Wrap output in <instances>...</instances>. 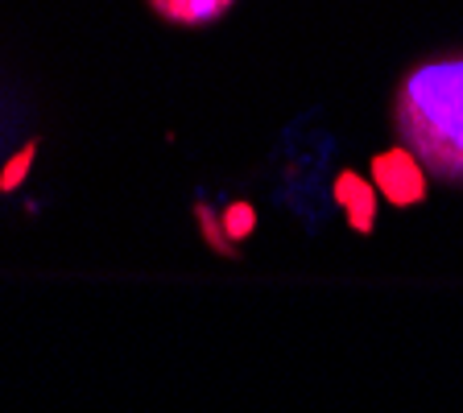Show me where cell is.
Here are the masks:
<instances>
[{
    "label": "cell",
    "instance_id": "1",
    "mask_svg": "<svg viewBox=\"0 0 463 413\" xmlns=\"http://www.w3.org/2000/svg\"><path fill=\"white\" fill-rule=\"evenodd\" d=\"M393 125L422 170L463 183V54L418 62L397 83Z\"/></svg>",
    "mask_w": 463,
    "mask_h": 413
},
{
    "label": "cell",
    "instance_id": "2",
    "mask_svg": "<svg viewBox=\"0 0 463 413\" xmlns=\"http://www.w3.org/2000/svg\"><path fill=\"white\" fill-rule=\"evenodd\" d=\"M376 191L393 199L397 207H410L426 194V174H422V162H418L410 149H389V154L376 157Z\"/></svg>",
    "mask_w": 463,
    "mask_h": 413
},
{
    "label": "cell",
    "instance_id": "3",
    "mask_svg": "<svg viewBox=\"0 0 463 413\" xmlns=\"http://www.w3.org/2000/svg\"><path fill=\"white\" fill-rule=\"evenodd\" d=\"M232 5L236 0H149V9L157 17L170 21V25H183V29H199V25H212V21L228 17Z\"/></svg>",
    "mask_w": 463,
    "mask_h": 413
},
{
    "label": "cell",
    "instance_id": "4",
    "mask_svg": "<svg viewBox=\"0 0 463 413\" xmlns=\"http://www.w3.org/2000/svg\"><path fill=\"white\" fill-rule=\"evenodd\" d=\"M339 199L352 207V228H360V231L373 228V191H368L364 183H356L352 174H344V178H339Z\"/></svg>",
    "mask_w": 463,
    "mask_h": 413
},
{
    "label": "cell",
    "instance_id": "5",
    "mask_svg": "<svg viewBox=\"0 0 463 413\" xmlns=\"http://www.w3.org/2000/svg\"><path fill=\"white\" fill-rule=\"evenodd\" d=\"M33 154H38V145H33V141H29L25 149H17V154H13V162L0 170V191H17L21 178L33 170Z\"/></svg>",
    "mask_w": 463,
    "mask_h": 413
},
{
    "label": "cell",
    "instance_id": "6",
    "mask_svg": "<svg viewBox=\"0 0 463 413\" xmlns=\"http://www.w3.org/2000/svg\"><path fill=\"white\" fill-rule=\"evenodd\" d=\"M223 228H228L232 236H244V231L252 228V211L249 207H232V211L223 215Z\"/></svg>",
    "mask_w": 463,
    "mask_h": 413
}]
</instances>
